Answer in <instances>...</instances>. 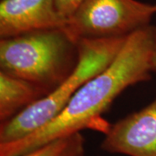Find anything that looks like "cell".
<instances>
[{
	"label": "cell",
	"mask_w": 156,
	"mask_h": 156,
	"mask_svg": "<svg viewBox=\"0 0 156 156\" xmlns=\"http://www.w3.org/2000/svg\"><path fill=\"white\" fill-rule=\"evenodd\" d=\"M152 26L128 36L115 60L83 84L62 111L43 128L11 143L0 144V156H19L61 137L95 129L105 134L110 124L101 119L125 89L150 78Z\"/></svg>",
	"instance_id": "cell-1"
},
{
	"label": "cell",
	"mask_w": 156,
	"mask_h": 156,
	"mask_svg": "<svg viewBox=\"0 0 156 156\" xmlns=\"http://www.w3.org/2000/svg\"><path fill=\"white\" fill-rule=\"evenodd\" d=\"M78 44L65 29L37 30L0 40V71L22 78L49 94L74 71Z\"/></svg>",
	"instance_id": "cell-2"
},
{
	"label": "cell",
	"mask_w": 156,
	"mask_h": 156,
	"mask_svg": "<svg viewBox=\"0 0 156 156\" xmlns=\"http://www.w3.org/2000/svg\"><path fill=\"white\" fill-rule=\"evenodd\" d=\"M126 39L79 40V58L74 71L49 94L11 120L1 123L0 144L23 139L51 122L62 111L78 89L115 60Z\"/></svg>",
	"instance_id": "cell-3"
},
{
	"label": "cell",
	"mask_w": 156,
	"mask_h": 156,
	"mask_svg": "<svg viewBox=\"0 0 156 156\" xmlns=\"http://www.w3.org/2000/svg\"><path fill=\"white\" fill-rule=\"evenodd\" d=\"M156 5L137 0H84L67 21L65 30L81 39L126 38L150 25Z\"/></svg>",
	"instance_id": "cell-4"
},
{
	"label": "cell",
	"mask_w": 156,
	"mask_h": 156,
	"mask_svg": "<svg viewBox=\"0 0 156 156\" xmlns=\"http://www.w3.org/2000/svg\"><path fill=\"white\" fill-rule=\"evenodd\" d=\"M101 148L109 154L156 156V98L109 126Z\"/></svg>",
	"instance_id": "cell-5"
},
{
	"label": "cell",
	"mask_w": 156,
	"mask_h": 156,
	"mask_svg": "<svg viewBox=\"0 0 156 156\" xmlns=\"http://www.w3.org/2000/svg\"><path fill=\"white\" fill-rule=\"evenodd\" d=\"M56 0H1L0 37L8 38L37 30L65 29Z\"/></svg>",
	"instance_id": "cell-6"
},
{
	"label": "cell",
	"mask_w": 156,
	"mask_h": 156,
	"mask_svg": "<svg viewBox=\"0 0 156 156\" xmlns=\"http://www.w3.org/2000/svg\"><path fill=\"white\" fill-rule=\"evenodd\" d=\"M46 95L37 85L0 71L1 123L11 120Z\"/></svg>",
	"instance_id": "cell-7"
},
{
	"label": "cell",
	"mask_w": 156,
	"mask_h": 156,
	"mask_svg": "<svg viewBox=\"0 0 156 156\" xmlns=\"http://www.w3.org/2000/svg\"><path fill=\"white\" fill-rule=\"evenodd\" d=\"M85 140L82 133L54 140L19 156H84Z\"/></svg>",
	"instance_id": "cell-8"
},
{
	"label": "cell",
	"mask_w": 156,
	"mask_h": 156,
	"mask_svg": "<svg viewBox=\"0 0 156 156\" xmlns=\"http://www.w3.org/2000/svg\"><path fill=\"white\" fill-rule=\"evenodd\" d=\"M83 1L84 0H56L57 11L66 23Z\"/></svg>",
	"instance_id": "cell-9"
},
{
	"label": "cell",
	"mask_w": 156,
	"mask_h": 156,
	"mask_svg": "<svg viewBox=\"0 0 156 156\" xmlns=\"http://www.w3.org/2000/svg\"><path fill=\"white\" fill-rule=\"evenodd\" d=\"M153 30V52H152V69L153 71H156V26H152Z\"/></svg>",
	"instance_id": "cell-10"
},
{
	"label": "cell",
	"mask_w": 156,
	"mask_h": 156,
	"mask_svg": "<svg viewBox=\"0 0 156 156\" xmlns=\"http://www.w3.org/2000/svg\"><path fill=\"white\" fill-rule=\"evenodd\" d=\"M155 5H156V4H155Z\"/></svg>",
	"instance_id": "cell-11"
}]
</instances>
